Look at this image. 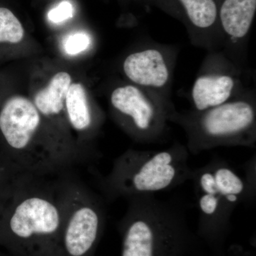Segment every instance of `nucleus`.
<instances>
[{
	"label": "nucleus",
	"mask_w": 256,
	"mask_h": 256,
	"mask_svg": "<svg viewBox=\"0 0 256 256\" xmlns=\"http://www.w3.org/2000/svg\"><path fill=\"white\" fill-rule=\"evenodd\" d=\"M44 120L32 101L12 96L0 106V148L28 172L47 176L63 172L70 164L50 136H44Z\"/></svg>",
	"instance_id": "7ed1b4c3"
},
{
	"label": "nucleus",
	"mask_w": 256,
	"mask_h": 256,
	"mask_svg": "<svg viewBox=\"0 0 256 256\" xmlns=\"http://www.w3.org/2000/svg\"><path fill=\"white\" fill-rule=\"evenodd\" d=\"M24 36L21 22L8 8L0 6V47L18 44Z\"/></svg>",
	"instance_id": "dca6fc26"
},
{
	"label": "nucleus",
	"mask_w": 256,
	"mask_h": 256,
	"mask_svg": "<svg viewBox=\"0 0 256 256\" xmlns=\"http://www.w3.org/2000/svg\"><path fill=\"white\" fill-rule=\"evenodd\" d=\"M35 176H38L23 169L0 148V215L16 192Z\"/></svg>",
	"instance_id": "4468645a"
},
{
	"label": "nucleus",
	"mask_w": 256,
	"mask_h": 256,
	"mask_svg": "<svg viewBox=\"0 0 256 256\" xmlns=\"http://www.w3.org/2000/svg\"><path fill=\"white\" fill-rule=\"evenodd\" d=\"M186 18L194 28L207 30L218 21V6L216 0H178Z\"/></svg>",
	"instance_id": "2eb2a0df"
},
{
	"label": "nucleus",
	"mask_w": 256,
	"mask_h": 256,
	"mask_svg": "<svg viewBox=\"0 0 256 256\" xmlns=\"http://www.w3.org/2000/svg\"><path fill=\"white\" fill-rule=\"evenodd\" d=\"M110 102L114 110L129 121L138 138L152 139L162 130L164 114L138 87L117 88L111 94Z\"/></svg>",
	"instance_id": "6e6552de"
},
{
	"label": "nucleus",
	"mask_w": 256,
	"mask_h": 256,
	"mask_svg": "<svg viewBox=\"0 0 256 256\" xmlns=\"http://www.w3.org/2000/svg\"><path fill=\"white\" fill-rule=\"evenodd\" d=\"M63 216L62 256H96L105 226L102 204L69 175L57 180Z\"/></svg>",
	"instance_id": "423d86ee"
},
{
	"label": "nucleus",
	"mask_w": 256,
	"mask_h": 256,
	"mask_svg": "<svg viewBox=\"0 0 256 256\" xmlns=\"http://www.w3.org/2000/svg\"><path fill=\"white\" fill-rule=\"evenodd\" d=\"M2 105V104H1V100H0V106Z\"/></svg>",
	"instance_id": "aec40b11"
},
{
	"label": "nucleus",
	"mask_w": 256,
	"mask_h": 256,
	"mask_svg": "<svg viewBox=\"0 0 256 256\" xmlns=\"http://www.w3.org/2000/svg\"><path fill=\"white\" fill-rule=\"evenodd\" d=\"M46 178L24 185L0 215V248L11 256H62L58 183Z\"/></svg>",
	"instance_id": "f257e3e1"
},
{
	"label": "nucleus",
	"mask_w": 256,
	"mask_h": 256,
	"mask_svg": "<svg viewBox=\"0 0 256 256\" xmlns=\"http://www.w3.org/2000/svg\"><path fill=\"white\" fill-rule=\"evenodd\" d=\"M0 256H6L4 255V254H3L2 252H0Z\"/></svg>",
	"instance_id": "6ab92c4d"
},
{
	"label": "nucleus",
	"mask_w": 256,
	"mask_h": 256,
	"mask_svg": "<svg viewBox=\"0 0 256 256\" xmlns=\"http://www.w3.org/2000/svg\"><path fill=\"white\" fill-rule=\"evenodd\" d=\"M235 82L224 74H210L198 77L192 88V100L198 112H204L228 102Z\"/></svg>",
	"instance_id": "9d476101"
},
{
	"label": "nucleus",
	"mask_w": 256,
	"mask_h": 256,
	"mask_svg": "<svg viewBox=\"0 0 256 256\" xmlns=\"http://www.w3.org/2000/svg\"><path fill=\"white\" fill-rule=\"evenodd\" d=\"M90 38L85 32H76L67 37L64 42V50L69 55H76L88 48Z\"/></svg>",
	"instance_id": "f3484780"
},
{
	"label": "nucleus",
	"mask_w": 256,
	"mask_h": 256,
	"mask_svg": "<svg viewBox=\"0 0 256 256\" xmlns=\"http://www.w3.org/2000/svg\"><path fill=\"white\" fill-rule=\"evenodd\" d=\"M188 152L184 146L160 151L130 150L114 160L102 188L110 200L152 196L191 180Z\"/></svg>",
	"instance_id": "39448f33"
},
{
	"label": "nucleus",
	"mask_w": 256,
	"mask_h": 256,
	"mask_svg": "<svg viewBox=\"0 0 256 256\" xmlns=\"http://www.w3.org/2000/svg\"><path fill=\"white\" fill-rule=\"evenodd\" d=\"M65 112L69 127L82 133L92 127L94 118L86 92L82 84H72L65 99Z\"/></svg>",
	"instance_id": "ddd939ff"
},
{
	"label": "nucleus",
	"mask_w": 256,
	"mask_h": 256,
	"mask_svg": "<svg viewBox=\"0 0 256 256\" xmlns=\"http://www.w3.org/2000/svg\"><path fill=\"white\" fill-rule=\"evenodd\" d=\"M242 176L222 160L192 170L198 218L197 236L216 252L223 249L230 228V218L238 205L254 200V178Z\"/></svg>",
	"instance_id": "20e7f679"
},
{
	"label": "nucleus",
	"mask_w": 256,
	"mask_h": 256,
	"mask_svg": "<svg viewBox=\"0 0 256 256\" xmlns=\"http://www.w3.org/2000/svg\"><path fill=\"white\" fill-rule=\"evenodd\" d=\"M74 6L70 2L62 1L48 12V20L54 24H62L74 16Z\"/></svg>",
	"instance_id": "a211bd4d"
},
{
	"label": "nucleus",
	"mask_w": 256,
	"mask_h": 256,
	"mask_svg": "<svg viewBox=\"0 0 256 256\" xmlns=\"http://www.w3.org/2000/svg\"><path fill=\"white\" fill-rule=\"evenodd\" d=\"M119 226L120 256H186L196 244L180 208L152 196L130 198Z\"/></svg>",
	"instance_id": "f03ea898"
},
{
	"label": "nucleus",
	"mask_w": 256,
	"mask_h": 256,
	"mask_svg": "<svg viewBox=\"0 0 256 256\" xmlns=\"http://www.w3.org/2000/svg\"><path fill=\"white\" fill-rule=\"evenodd\" d=\"M124 70L131 82L150 88L164 87L170 78V70L164 56L154 48H148L128 56Z\"/></svg>",
	"instance_id": "1a4fd4ad"
},
{
	"label": "nucleus",
	"mask_w": 256,
	"mask_h": 256,
	"mask_svg": "<svg viewBox=\"0 0 256 256\" xmlns=\"http://www.w3.org/2000/svg\"><path fill=\"white\" fill-rule=\"evenodd\" d=\"M201 112L192 129L190 150L194 152L222 144L252 142L247 138L254 131L256 112L248 101H228Z\"/></svg>",
	"instance_id": "0eeeda50"
},
{
	"label": "nucleus",
	"mask_w": 256,
	"mask_h": 256,
	"mask_svg": "<svg viewBox=\"0 0 256 256\" xmlns=\"http://www.w3.org/2000/svg\"><path fill=\"white\" fill-rule=\"evenodd\" d=\"M72 84L70 74L58 72L52 77L46 87L37 92L33 102L42 118L50 122H62L60 118L65 110L66 96Z\"/></svg>",
	"instance_id": "9b49d317"
},
{
	"label": "nucleus",
	"mask_w": 256,
	"mask_h": 256,
	"mask_svg": "<svg viewBox=\"0 0 256 256\" xmlns=\"http://www.w3.org/2000/svg\"><path fill=\"white\" fill-rule=\"evenodd\" d=\"M256 12V0H223L218 6V20L224 32L239 40L248 34Z\"/></svg>",
	"instance_id": "f8f14e48"
}]
</instances>
